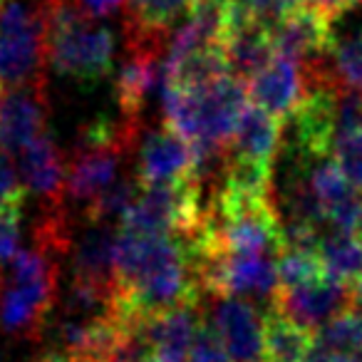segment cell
<instances>
[{
	"label": "cell",
	"mask_w": 362,
	"mask_h": 362,
	"mask_svg": "<svg viewBox=\"0 0 362 362\" xmlns=\"http://www.w3.org/2000/svg\"><path fill=\"white\" fill-rule=\"evenodd\" d=\"M325 273L337 283L352 286L362 276V238L352 231H327L317 248Z\"/></svg>",
	"instance_id": "cell-17"
},
{
	"label": "cell",
	"mask_w": 362,
	"mask_h": 362,
	"mask_svg": "<svg viewBox=\"0 0 362 362\" xmlns=\"http://www.w3.org/2000/svg\"><path fill=\"white\" fill-rule=\"evenodd\" d=\"M330 362H362V352H337Z\"/></svg>",
	"instance_id": "cell-28"
},
{
	"label": "cell",
	"mask_w": 362,
	"mask_h": 362,
	"mask_svg": "<svg viewBox=\"0 0 362 362\" xmlns=\"http://www.w3.org/2000/svg\"><path fill=\"white\" fill-rule=\"evenodd\" d=\"M35 362H87V360H80V357L65 355V352H57V350H47L45 355H40Z\"/></svg>",
	"instance_id": "cell-27"
},
{
	"label": "cell",
	"mask_w": 362,
	"mask_h": 362,
	"mask_svg": "<svg viewBox=\"0 0 362 362\" xmlns=\"http://www.w3.org/2000/svg\"><path fill=\"white\" fill-rule=\"evenodd\" d=\"M21 171L18 164H13V154L0 149V211L11 209H23V197H25Z\"/></svg>",
	"instance_id": "cell-23"
},
{
	"label": "cell",
	"mask_w": 362,
	"mask_h": 362,
	"mask_svg": "<svg viewBox=\"0 0 362 362\" xmlns=\"http://www.w3.org/2000/svg\"><path fill=\"white\" fill-rule=\"evenodd\" d=\"M47 23L42 0H0L3 87L45 85Z\"/></svg>",
	"instance_id": "cell-3"
},
{
	"label": "cell",
	"mask_w": 362,
	"mask_h": 362,
	"mask_svg": "<svg viewBox=\"0 0 362 362\" xmlns=\"http://www.w3.org/2000/svg\"><path fill=\"white\" fill-rule=\"evenodd\" d=\"M330 156L337 161L350 184L362 194V124L337 127L332 136Z\"/></svg>",
	"instance_id": "cell-21"
},
{
	"label": "cell",
	"mask_w": 362,
	"mask_h": 362,
	"mask_svg": "<svg viewBox=\"0 0 362 362\" xmlns=\"http://www.w3.org/2000/svg\"><path fill=\"white\" fill-rule=\"evenodd\" d=\"M298 3L310 8V11L320 13V16L330 18V21H335V18L345 16V13L362 6V0H298Z\"/></svg>",
	"instance_id": "cell-26"
},
{
	"label": "cell",
	"mask_w": 362,
	"mask_h": 362,
	"mask_svg": "<svg viewBox=\"0 0 362 362\" xmlns=\"http://www.w3.org/2000/svg\"><path fill=\"white\" fill-rule=\"evenodd\" d=\"M315 340L335 355L337 352H362V308L350 303L320 330H315Z\"/></svg>",
	"instance_id": "cell-19"
},
{
	"label": "cell",
	"mask_w": 362,
	"mask_h": 362,
	"mask_svg": "<svg viewBox=\"0 0 362 362\" xmlns=\"http://www.w3.org/2000/svg\"><path fill=\"white\" fill-rule=\"evenodd\" d=\"M211 3H223V6H231V3H238V0H211ZM243 3V0H241Z\"/></svg>",
	"instance_id": "cell-31"
},
{
	"label": "cell",
	"mask_w": 362,
	"mask_h": 362,
	"mask_svg": "<svg viewBox=\"0 0 362 362\" xmlns=\"http://www.w3.org/2000/svg\"><path fill=\"white\" fill-rule=\"evenodd\" d=\"M283 127H286L283 122H278L276 117L251 102L228 141L223 159H238L273 169V161L283 144Z\"/></svg>",
	"instance_id": "cell-13"
},
{
	"label": "cell",
	"mask_w": 362,
	"mask_h": 362,
	"mask_svg": "<svg viewBox=\"0 0 362 362\" xmlns=\"http://www.w3.org/2000/svg\"><path fill=\"white\" fill-rule=\"evenodd\" d=\"M42 11L52 70L87 87L112 75L117 42L110 28L80 11L75 0H42Z\"/></svg>",
	"instance_id": "cell-2"
},
{
	"label": "cell",
	"mask_w": 362,
	"mask_h": 362,
	"mask_svg": "<svg viewBox=\"0 0 362 362\" xmlns=\"http://www.w3.org/2000/svg\"><path fill=\"white\" fill-rule=\"evenodd\" d=\"M0 362H13V360L8 355H3V352H0Z\"/></svg>",
	"instance_id": "cell-32"
},
{
	"label": "cell",
	"mask_w": 362,
	"mask_h": 362,
	"mask_svg": "<svg viewBox=\"0 0 362 362\" xmlns=\"http://www.w3.org/2000/svg\"><path fill=\"white\" fill-rule=\"evenodd\" d=\"M189 362H231V355H228L226 345H223L221 335H218V330L214 327L209 315H204L202 325H199L197 335H194Z\"/></svg>",
	"instance_id": "cell-22"
},
{
	"label": "cell",
	"mask_w": 362,
	"mask_h": 362,
	"mask_svg": "<svg viewBox=\"0 0 362 362\" xmlns=\"http://www.w3.org/2000/svg\"><path fill=\"white\" fill-rule=\"evenodd\" d=\"M355 233L362 238V206H360V218H357V228H355Z\"/></svg>",
	"instance_id": "cell-30"
},
{
	"label": "cell",
	"mask_w": 362,
	"mask_h": 362,
	"mask_svg": "<svg viewBox=\"0 0 362 362\" xmlns=\"http://www.w3.org/2000/svg\"><path fill=\"white\" fill-rule=\"evenodd\" d=\"M278 278H281V288H296L322 281L327 278V273L317 251L286 248L278 258Z\"/></svg>",
	"instance_id": "cell-20"
},
{
	"label": "cell",
	"mask_w": 362,
	"mask_h": 362,
	"mask_svg": "<svg viewBox=\"0 0 362 362\" xmlns=\"http://www.w3.org/2000/svg\"><path fill=\"white\" fill-rule=\"evenodd\" d=\"M271 40L276 55L291 57L303 67H313L327 57L332 45V21L305 6L293 8L271 28Z\"/></svg>",
	"instance_id": "cell-7"
},
{
	"label": "cell",
	"mask_w": 362,
	"mask_h": 362,
	"mask_svg": "<svg viewBox=\"0 0 362 362\" xmlns=\"http://www.w3.org/2000/svg\"><path fill=\"white\" fill-rule=\"evenodd\" d=\"M72 251V281L102 288L115 293V251H117V226L115 223H90L85 236Z\"/></svg>",
	"instance_id": "cell-14"
},
{
	"label": "cell",
	"mask_w": 362,
	"mask_h": 362,
	"mask_svg": "<svg viewBox=\"0 0 362 362\" xmlns=\"http://www.w3.org/2000/svg\"><path fill=\"white\" fill-rule=\"evenodd\" d=\"M62 248L35 238L0 266V330L13 337H37L60 293Z\"/></svg>",
	"instance_id": "cell-1"
},
{
	"label": "cell",
	"mask_w": 362,
	"mask_h": 362,
	"mask_svg": "<svg viewBox=\"0 0 362 362\" xmlns=\"http://www.w3.org/2000/svg\"><path fill=\"white\" fill-rule=\"evenodd\" d=\"M214 327L221 335L231 362H268L266 360V313L248 298L211 296Z\"/></svg>",
	"instance_id": "cell-5"
},
{
	"label": "cell",
	"mask_w": 362,
	"mask_h": 362,
	"mask_svg": "<svg viewBox=\"0 0 362 362\" xmlns=\"http://www.w3.org/2000/svg\"><path fill=\"white\" fill-rule=\"evenodd\" d=\"M327 70L337 87L362 92V30L332 37L327 50Z\"/></svg>",
	"instance_id": "cell-18"
},
{
	"label": "cell",
	"mask_w": 362,
	"mask_h": 362,
	"mask_svg": "<svg viewBox=\"0 0 362 362\" xmlns=\"http://www.w3.org/2000/svg\"><path fill=\"white\" fill-rule=\"evenodd\" d=\"M18 171L25 192L35 194L47 206H65L67 164L50 132H42L18 154Z\"/></svg>",
	"instance_id": "cell-11"
},
{
	"label": "cell",
	"mask_w": 362,
	"mask_h": 362,
	"mask_svg": "<svg viewBox=\"0 0 362 362\" xmlns=\"http://www.w3.org/2000/svg\"><path fill=\"white\" fill-rule=\"evenodd\" d=\"M47 132L45 85H21L0 90V149L21 154Z\"/></svg>",
	"instance_id": "cell-6"
},
{
	"label": "cell",
	"mask_w": 362,
	"mask_h": 362,
	"mask_svg": "<svg viewBox=\"0 0 362 362\" xmlns=\"http://www.w3.org/2000/svg\"><path fill=\"white\" fill-rule=\"evenodd\" d=\"M0 90H3V80H0Z\"/></svg>",
	"instance_id": "cell-33"
},
{
	"label": "cell",
	"mask_w": 362,
	"mask_h": 362,
	"mask_svg": "<svg viewBox=\"0 0 362 362\" xmlns=\"http://www.w3.org/2000/svg\"><path fill=\"white\" fill-rule=\"evenodd\" d=\"M194 0H127L124 35H169Z\"/></svg>",
	"instance_id": "cell-16"
},
{
	"label": "cell",
	"mask_w": 362,
	"mask_h": 362,
	"mask_svg": "<svg viewBox=\"0 0 362 362\" xmlns=\"http://www.w3.org/2000/svg\"><path fill=\"white\" fill-rule=\"evenodd\" d=\"M308 95V75L300 62L273 55L261 72L248 80V97L253 105L286 124Z\"/></svg>",
	"instance_id": "cell-8"
},
{
	"label": "cell",
	"mask_w": 362,
	"mask_h": 362,
	"mask_svg": "<svg viewBox=\"0 0 362 362\" xmlns=\"http://www.w3.org/2000/svg\"><path fill=\"white\" fill-rule=\"evenodd\" d=\"M199 156L189 139L174 132L169 124L149 129L141 136L136 149L134 176L141 187H164L181 184L187 179H199Z\"/></svg>",
	"instance_id": "cell-4"
},
{
	"label": "cell",
	"mask_w": 362,
	"mask_h": 362,
	"mask_svg": "<svg viewBox=\"0 0 362 362\" xmlns=\"http://www.w3.org/2000/svg\"><path fill=\"white\" fill-rule=\"evenodd\" d=\"M350 298H352V303H355V305L362 308V276L350 286Z\"/></svg>",
	"instance_id": "cell-29"
},
{
	"label": "cell",
	"mask_w": 362,
	"mask_h": 362,
	"mask_svg": "<svg viewBox=\"0 0 362 362\" xmlns=\"http://www.w3.org/2000/svg\"><path fill=\"white\" fill-rule=\"evenodd\" d=\"M352 303L350 286L332 281L330 276L322 281L308 283V286L296 288H281L276 300L268 308H276L283 315L296 320L298 325L308 327V330H320L327 320L342 313Z\"/></svg>",
	"instance_id": "cell-10"
},
{
	"label": "cell",
	"mask_w": 362,
	"mask_h": 362,
	"mask_svg": "<svg viewBox=\"0 0 362 362\" xmlns=\"http://www.w3.org/2000/svg\"><path fill=\"white\" fill-rule=\"evenodd\" d=\"M202 300L171 308L156 315L141 317L144 332L151 342V350L159 362H189L194 335L204 320Z\"/></svg>",
	"instance_id": "cell-12"
},
{
	"label": "cell",
	"mask_w": 362,
	"mask_h": 362,
	"mask_svg": "<svg viewBox=\"0 0 362 362\" xmlns=\"http://www.w3.org/2000/svg\"><path fill=\"white\" fill-rule=\"evenodd\" d=\"M21 216L23 209L0 211V266L21 251Z\"/></svg>",
	"instance_id": "cell-24"
},
{
	"label": "cell",
	"mask_w": 362,
	"mask_h": 362,
	"mask_svg": "<svg viewBox=\"0 0 362 362\" xmlns=\"http://www.w3.org/2000/svg\"><path fill=\"white\" fill-rule=\"evenodd\" d=\"M315 342V332L298 325L276 308H266V360L268 362H305Z\"/></svg>",
	"instance_id": "cell-15"
},
{
	"label": "cell",
	"mask_w": 362,
	"mask_h": 362,
	"mask_svg": "<svg viewBox=\"0 0 362 362\" xmlns=\"http://www.w3.org/2000/svg\"><path fill=\"white\" fill-rule=\"evenodd\" d=\"M75 6L80 8V11H85L90 18L107 21V18L124 16L127 0H75Z\"/></svg>",
	"instance_id": "cell-25"
},
{
	"label": "cell",
	"mask_w": 362,
	"mask_h": 362,
	"mask_svg": "<svg viewBox=\"0 0 362 362\" xmlns=\"http://www.w3.org/2000/svg\"><path fill=\"white\" fill-rule=\"evenodd\" d=\"M221 47L231 72L246 82L256 72H261L276 55L268 25L256 21L241 0L231 3L228 8V25L223 33Z\"/></svg>",
	"instance_id": "cell-9"
}]
</instances>
